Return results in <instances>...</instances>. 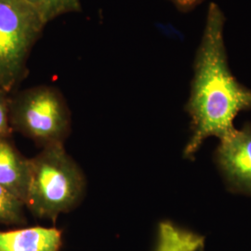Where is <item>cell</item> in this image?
Returning a JSON list of instances; mask_svg holds the SVG:
<instances>
[{"instance_id":"obj_1","label":"cell","mask_w":251,"mask_h":251,"mask_svg":"<svg viewBox=\"0 0 251 251\" xmlns=\"http://www.w3.org/2000/svg\"><path fill=\"white\" fill-rule=\"evenodd\" d=\"M225 24L223 10L210 3L186 104L192 135L184 149L185 157L192 158L210 137L222 141L233 134L234 118L240 112L251 110V90L233 76L228 64Z\"/></svg>"},{"instance_id":"obj_2","label":"cell","mask_w":251,"mask_h":251,"mask_svg":"<svg viewBox=\"0 0 251 251\" xmlns=\"http://www.w3.org/2000/svg\"><path fill=\"white\" fill-rule=\"evenodd\" d=\"M31 178L25 206L39 219L55 222L84 198L86 179L63 144L44 147L31 158Z\"/></svg>"},{"instance_id":"obj_3","label":"cell","mask_w":251,"mask_h":251,"mask_svg":"<svg viewBox=\"0 0 251 251\" xmlns=\"http://www.w3.org/2000/svg\"><path fill=\"white\" fill-rule=\"evenodd\" d=\"M12 130L43 148L63 144L71 130L70 111L57 89L38 86L16 92L9 100Z\"/></svg>"},{"instance_id":"obj_4","label":"cell","mask_w":251,"mask_h":251,"mask_svg":"<svg viewBox=\"0 0 251 251\" xmlns=\"http://www.w3.org/2000/svg\"><path fill=\"white\" fill-rule=\"evenodd\" d=\"M46 24L25 0H0V90L10 95L27 75V61Z\"/></svg>"},{"instance_id":"obj_5","label":"cell","mask_w":251,"mask_h":251,"mask_svg":"<svg viewBox=\"0 0 251 251\" xmlns=\"http://www.w3.org/2000/svg\"><path fill=\"white\" fill-rule=\"evenodd\" d=\"M215 159L229 188L251 197V125L222 140Z\"/></svg>"},{"instance_id":"obj_6","label":"cell","mask_w":251,"mask_h":251,"mask_svg":"<svg viewBox=\"0 0 251 251\" xmlns=\"http://www.w3.org/2000/svg\"><path fill=\"white\" fill-rule=\"evenodd\" d=\"M30 178V159L19 152L9 139L0 140V185L25 205Z\"/></svg>"},{"instance_id":"obj_7","label":"cell","mask_w":251,"mask_h":251,"mask_svg":"<svg viewBox=\"0 0 251 251\" xmlns=\"http://www.w3.org/2000/svg\"><path fill=\"white\" fill-rule=\"evenodd\" d=\"M62 245L63 233L55 227L0 231V251H59Z\"/></svg>"},{"instance_id":"obj_8","label":"cell","mask_w":251,"mask_h":251,"mask_svg":"<svg viewBox=\"0 0 251 251\" xmlns=\"http://www.w3.org/2000/svg\"><path fill=\"white\" fill-rule=\"evenodd\" d=\"M205 242L203 235L166 221L158 225L153 251H202Z\"/></svg>"},{"instance_id":"obj_9","label":"cell","mask_w":251,"mask_h":251,"mask_svg":"<svg viewBox=\"0 0 251 251\" xmlns=\"http://www.w3.org/2000/svg\"><path fill=\"white\" fill-rule=\"evenodd\" d=\"M36 11L46 25L59 16L78 12L80 0H25Z\"/></svg>"},{"instance_id":"obj_10","label":"cell","mask_w":251,"mask_h":251,"mask_svg":"<svg viewBox=\"0 0 251 251\" xmlns=\"http://www.w3.org/2000/svg\"><path fill=\"white\" fill-rule=\"evenodd\" d=\"M25 205L7 189L0 185V224L23 225L26 223L24 214Z\"/></svg>"},{"instance_id":"obj_11","label":"cell","mask_w":251,"mask_h":251,"mask_svg":"<svg viewBox=\"0 0 251 251\" xmlns=\"http://www.w3.org/2000/svg\"><path fill=\"white\" fill-rule=\"evenodd\" d=\"M10 95L0 90V140L9 139L12 132L9 118Z\"/></svg>"},{"instance_id":"obj_12","label":"cell","mask_w":251,"mask_h":251,"mask_svg":"<svg viewBox=\"0 0 251 251\" xmlns=\"http://www.w3.org/2000/svg\"><path fill=\"white\" fill-rule=\"evenodd\" d=\"M171 1L175 7L180 9L181 11H189L192 9H194L196 6L201 2V0H170Z\"/></svg>"}]
</instances>
